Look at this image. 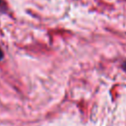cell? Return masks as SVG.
<instances>
[{
	"label": "cell",
	"mask_w": 126,
	"mask_h": 126,
	"mask_svg": "<svg viewBox=\"0 0 126 126\" xmlns=\"http://www.w3.org/2000/svg\"><path fill=\"white\" fill-rule=\"evenodd\" d=\"M0 3H1V0H0Z\"/></svg>",
	"instance_id": "3"
},
{
	"label": "cell",
	"mask_w": 126,
	"mask_h": 126,
	"mask_svg": "<svg viewBox=\"0 0 126 126\" xmlns=\"http://www.w3.org/2000/svg\"><path fill=\"white\" fill-rule=\"evenodd\" d=\"M124 69H125V70H126V64H125V65H124Z\"/></svg>",
	"instance_id": "2"
},
{
	"label": "cell",
	"mask_w": 126,
	"mask_h": 126,
	"mask_svg": "<svg viewBox=\"0 0 126 126\" xmlns=\"http://www.w3.org/2000/svg\"><path fill=\"white\" fill-rule=\"evenodd\" d=\"M2 57H3V53H2V50L0 49V60L2 59Z\"/></svg>",
	"instance_id": "1"
}]
</instances>
